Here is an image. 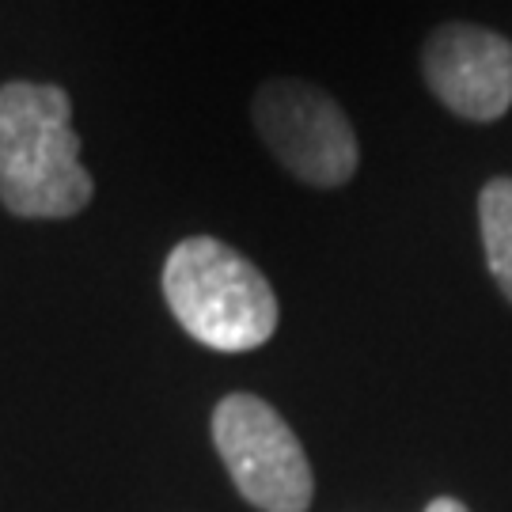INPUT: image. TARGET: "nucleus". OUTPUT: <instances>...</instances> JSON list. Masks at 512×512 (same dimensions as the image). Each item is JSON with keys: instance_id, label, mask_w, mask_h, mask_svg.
I'll use <instances>...</instances> for the list:
<instances>
[{"instance_id": "obj_1", "label": "nucleus", "mask_w": 512, "mask_h": 512, "mask_svg": "<svg viewBox=\"0 0 512 512\" xmlns=\"http://www.w3.org/2000/svg\"><path fill=\"white\" fill-rule=\"evenodd\" d=\"M92 171L80 164L73 99L57 84L0 88V205L12 217L65 220L88 209Z\"/></svg>"}, {"instance_id": "obj_6", "label": "nucleus", "mask_w": 512, "mask_h": 512, "mask_svg": "<svg viewBox=\"0 0 512 512\" xmlns=\"http://www.w3.org/2000/svg\"><path fill=\"white\" fill-rule=\"evenodd\" d=\"M478 228L486 247V266L497 289L512 304V179H490L478 194Z\"/></svg>"}, {"instance_id": "obj_3", "label": "nucleus", "mask_w": 512, "mask_h": 512, "mask_svg": "<svg viewBox=\"0 0 512 512\" xmlns=\"http://www.w3.org/2000/svg\"><path fill=\"white\" fill-rule=\"evenodd\" d=\"M213 444L239 497L258 512H308L315 475L289 421L258 395H224L213 410Z\"/></svg>"}, {"instance_id": "obj_2", "label": "nucleus", "mask_w": 512, "mask_h": 512, "mask_svg": "<svg viewBox=\"0 0 512 512\" xmlns=\"http://www.w3.org/2000/svg\"><path fill=\"white\" fill-rule=\"evenodd\" d=\"M164 296L179 327L220 353L266 346L281 319L266 274L213 236H190L171 247L164 262Z\"/></svg>"}, {"instance_id": "obj_5", "label": "nucleus", "mask_w": 512, "mask_h": 512, "mask_svg": "<svg viewBox=\"0 0 512 512\" xmlns=\"http://www.w3.org/2000/svg\"><path fill=\"white\" fill-rule=\"evenodd\" d=\"M429 92L467 122H497L512 107V42L475 23H444L425 38Z\"/></svg>"}, {"instance_id": "obj_4", "label": "nucleus", "mask_w": 512, "mask_h": 512, "mask_svg": "<svg viewBox=\"0 0 512 512\" xmlns=\"http://www.w3.org/2000/svg\"><path fill=\"white\" fill-rule=\"evenodd\" d=\"M258 137L293 179L315 190L346 186L361 148L346 110L308 80H266L251 103Z\"/></svg>"}, {"instance_id": "obj_7", "label": "nucleus", "mask_w": 512, "mask_h": 512, "mask_svg": "<svg viewBox=\"0 0 512 512\" xmlns=\"http://www.w3.org/2000/svg\"><path fill=\"white\" fill-rule=\"evenodd\" d=\"M425 512H471V509L463 501H456V497H437V501L425 505Z\"/></svg>"}]
</instances>
